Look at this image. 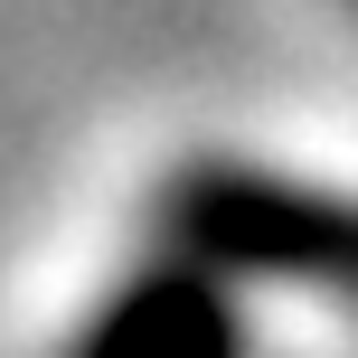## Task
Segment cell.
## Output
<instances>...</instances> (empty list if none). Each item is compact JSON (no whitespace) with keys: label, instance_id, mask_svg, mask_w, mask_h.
<instances>
[{"label":"cell","instance_id":"1","mask_svg":"<svg viewBox=\"0 0 358 358\" xmlns=\"http://www.w3.org/2000/svg\"><path fill=\"white\" fill-rule=\"evenodd\" d=\"M151 227L170 255L208 264L236 292H302V302L358 311V189L340 179L198 151L161 179Z\"/></svg>","mask_w":358,"mask_h":358},{"label":"cell","instance_id":"2","mask_svg":"<svg viewBox=\"0 0 358 358\" xmlns=\"http://www.w3.org/2000/svg\"><path fill=\"white\" fill-rule=\"evenodd\" d=\"M66 358H255V321L236 283L161 245L76 321Z\"/></svg>","mask_w":358,"mask_h":358}]
</instances>
